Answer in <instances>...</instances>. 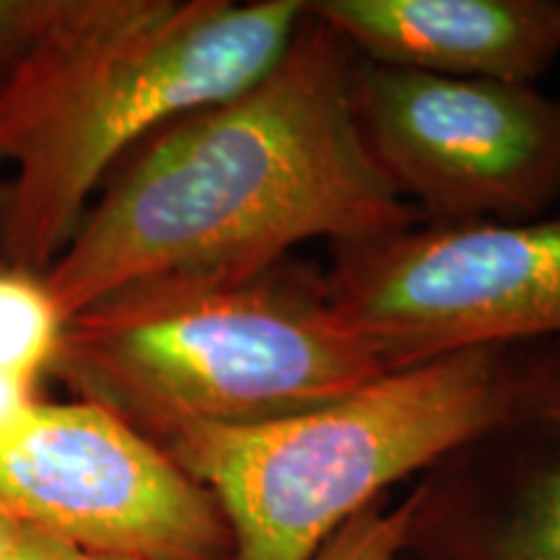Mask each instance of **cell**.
<instances>
[{"mask_svg": "<svg viewBox=\"0 0 560 560\" xmlns=\"http://www.w3.org/2000/svg\"><path fill=\"white\" fill-rule=\"evenodd\" d=\"M306 9L380 66L535 86L560 58V0H306Z\"/></svg>", "mask_w": 560, "mask_h": 560, "instance_id": "obj_9", "label": "cell"}, {"mask_svg": "<svg viewBox=\"0 0 560 560\" xmlns=\"http://www.w3.org/2000/svg\"><path fill=\"white\" fill-rule=\"evenodd\" d=\"M402 558L560 560V342L537 395L405 495Z\"/></svg>", "mask_w": 560, "mask_h": 560, "instance_id": "obj_8", "label": "cell"}, {"mask_svg": "<svg viewBox=\"0 0 560 560\" xmlns=\"http://www.w3.org/2000/svg\"><path fill=\"white\" fill-rule=\"evenodd\" d=\"M371 159L425 223L529 221L560 198V100L532 83L420 73L355 55Z\"/></svg>", "mask_w": 560, "mask_h": 560, "instance_id": "obj_6", "label": "cell"}, {"mask_svg": "<svg viewBox=\"0 0 560 560\" xmlns=\"http://www.w3.org/2000/svg\"><path fill=\"white\" fill-rule=\"evenodd\" d=\"M410 503L389 506L387 495L335 532L314 560H400Z\"/></svg>", "mask_w": 560, "mask_h": 560, "instance_id": "obj_11", "label": "cell"}, {"mask_svg": "<svg viewBox=\"0 0 560 560\" xmlns=\"http://www.w3.org/2000/svg\"><path fill=\"white\" fill-rule=\"evenodd\" d=\"M68 550H70V545L58 542V540H52V537H45L37 532V535H34L32 540L24 545V548L3 560H66Z\"/></svg>", "mask_w": 560, "mask_h": 560, "instance_id": "obj_15", "label": "cell"}, {"mask_svg": "<svg viewBox=\"0 0 560 560\" xmlns=\"http://www.w3.org/2000/svg\"><path fill=\"white\" fill-rule=\"evenodd\" d=\"M58 9V0H0V91L37 45Z\"/></svg>", "mask_w": 560, "mask_h": 560, "instance_id": "obj_12", "label": "cell"}, {"mask_svg": "<svg viewBox=\"0 0 560 560\" xmlns=\"http://www.w3.org/2000/svg\"><path fill=\"white\" fill-rule=\"evenodd\" d=\"M335 312L387 371L490 346L560 342V213L425 223L332 244Z\"/></svg>", "mask_w": 560, "mask_h": 560, "instance_id": "obj_5", "label": "cell"}, {"mask_svg": "<svg viewBox=\"0 0 560 560\" xmlns=\"http://www.w3.org/2000/svg\"><path fill=\"white\" fill-rule=\"evenodd\" d=\"M353 60L306 9L262 79L140 140L45 270L66 322L130 285L252 272L304 242L418 223L355 125Z\"/></svg>", "mask_w": 560, "mask_h": 560, "instance_id": "obj_1", "label": "cell"}, {"mask_svg": "<svg viewBox=\"0 0 560 560\" xmlns=\"http://www.w3.org/2000/svg\"><path fill=\"white\" fill-rule=\"evenodd\" d=\"M66 317L45 272L0 265V374L37 384L50 374Z\"/></svg>", "mask_w": 560, "mask_h": 560, "instance_id": "obj_10", "label": "cell"}, {"mask_svg": "<svg viewBox=\"0 0 560 560\" xmlns=\"http://www.w3.org/2000/svg\"><path fill=\"white\" fill-rule=\"evenodd\" d=\"M34 535H37V532H32L24 522H19L16 516L0 503V560L19 552Z\"/></svg>", "mask_w": 560, "mask_h": 560, "instance_id": "obj_14", "label": "cell"}, {"mask_svg": "<svg viewBox=\"0 0 560 560\" xmlns=\"http://www.w3.org/2000/svg\"><path fill=\"white\" fill-rule=\"evenodd\" d=\"M66 560H128V558H109V556H89V552H81L75 548L68 550Z\"/></svg>", "mask_w": 560, "mask_h": 560, "instance_id": "obj_16", "label": "cell"}, {"mask_svg": "<svg viewBox=\"0 0 560 560\" xmlns=\"http://www.w3.org/2000/svg\"><path fill=\"white\" fill-rule=\"evenodd\" d=\"M304 13L306 0H58L0 91V265L50 268L140 140L262 79Z\"/></svg>", "mask_w": 560, "mask_h": 560, "instance_id": "obj_2", "label": "cell"}, {"mask_svg": "<svg viewBox=\"0 0 560 560\" xmlns=\"http://www.w3.org/2000/svg\"><path fill=\"white\" fill-rule=\"evenodd\" d=\"M37 402V384L0 374V441H5L24 425Z\"/></svg>", "mask_w": 560, "mask_h": 560, "instance_id": "obj_13", "label": "cell"}, {"mask_svg": "<svg viewBox=\"0 0 560 560\" xmlns=\"http://www.w3.org/2000/svg\"><path fill=\"white\" fill-rule=\"evenodd\" d=\"M52 376L151 441L257 425L387 374L335 312L325 270L291 257L236 276L130 285L66 322Z\"/></svg>", "mask_w": 560, "mask_h": 560, "instance_id": "obj_3", "label": "cell"}, {"mask_svg": "<svg viewBox=\"0 0 560 560\" xmlns=\"http://www.w3.org/2000/svg\"><path fill=\"white\" fill-rule=\"evenodd\" d=\"M0 503L89 556L234 560L219 503L156 441L89 400L37 402L0 441Z\"/></svg>", "mask_w": 560, "mask_h": 560, "instance_id": "obj_7", "label": "cell"}, {"mask_svg": "<svg viewBox=\"0 0 560 560\" xmlns=\"http://www.w3.org/2000/svg\"><path fill=\"white\" fill-rule=\"evenodd\" d=\"M558 342L490 346L395 369L340 400L257 425H187L159 439L210 490L234 560H314L410 475L516 416Z\"/></svg>", "mask_w": 560, "mask_h": 560, "instance_id": "obj_4", "label": "cell"}]
</instances>
